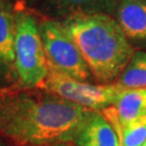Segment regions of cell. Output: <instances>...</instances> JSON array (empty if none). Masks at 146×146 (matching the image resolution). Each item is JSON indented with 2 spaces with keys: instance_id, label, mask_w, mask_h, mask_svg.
<instances>
[{
  "instance_id": "1",
  "label": "cell",
  "mask_w": 146,
  "mask_h": 146,
  "mask_svg": "<svg viewBox=\"0 0 146 146\" xmlns=\"http://www.w3.org/2000/svg\"><path fill=\"white\" fill-rule=\"evenodd\" d=\"M93 111L41 88L0 84V134L17 146L74 142Z\"/></svg>"
},
{
  "instance_id": "2",
  "label": "cell",
  "mask_w": 146,
  "mask_h": 146,
  "mask_svg": "<svg viewBox=\"0 0 146 146\" xmlns=\"http://www.w3.org/2000/svg\"><path fill=\"white\" fill-rule=\"evenodd\" d=\"M80 51L93 78L111 84L122 73L134 50L116 19L107 13L79 14L61 22Z\"/></svg>"
},
{
  "instance_id": "3",
  "label": "cell",
  "mask_w": 146,
  "mask_h": 146,
  "mask_svg": "<svg viewBox=\"0 0 146 146\" xmlns=\"http://www.w3.org/2000/svg\"><path fill=\"white\" fill-rule=\"evenodd\" d=\"M14 17L17 82L27 88H37L49 73L38 19L20 9L14 10Z\"/></svg>"
},
{
  "instance_id": "4",
  "label": "cell",
  "mask_w": 146,
  "mask_h": 146,
  "mask_svg": "<svg viewBox=\"0 0 146 146\" xmlns=\"http://www.w3.org/2000/svg\"><path fill=\"white\" fill-rule=\"evenodd\" d=\"M38 23L49 70L58 72L80 81H88L91 73L62 23L49 17L38 20Z\"/></svg>"
},
{
  "instance_id": "5",
  "label": "cell",
  "mask_w": 146,
  "mask_h": 146,
  "mask_svg": "<svg viewBox=\"0 0 146 146\" xmlns=\"http://www.w3.org/2000/svg\"><path fill=\"white\" fill-rule=\"evenodd\" d=\"M37 88L96 111L113 106L123 90L117 82L92 84L53 70H49L47 77Z\"/></svg>"
},
{
  "instance_id": "6",
  "label": "cell",
  "mask_w": 146,
  "mask_h": 146,
  "mask_svg": "<svg viewBox=\"0 0 146 146\" xmlns=\"http://www.w3.org/2000/svg\"><path fill=\"white\" fill-rule=\"evenodd\" d=\"M15 17L14 11L0 0V84L17 81L15 66Z\"/></svg>"
},
{
  "instance_id": "7",
  "label": "cell",
  "mask_w": 146,
  "mask_h": 146,
  "mask_svg": "<svg viewBox=\"0 0 146 146\" xmlns=\"http://www.w3.org/2000/svg\"><path fill=\"white\" fill-rule=\"evenodd\" d=\"M117 132L133 120L146 115V89H123L113 106L102 110Z\"/></svg>"
},
{
  "instance_id": "8",
  "label": "cell",
  "mask_w": 146,
  "mask_h": 146,
  "mask_svg": "<svg viewBox=\"0 0 146 146\" xmlns=\"http://www.w3.org/2000/svg\"><path fill=\"white\" fill-rule=\"evenodd\" d=\"M114 0H41L40 11L43 17L62 22L66 19L90 13H106Z\"/></svg>"
},
{
  "instance_id": "9",
  "label": "cell",
  "mask_w": 146,
  "mask_h": 146,
  "mask_svg": "<svg viewBox=\"0 0 146 146\" xmlns=\"http://www.w3.org/2000/svg\"><path fill=\"white\" fill-rule=\"evenodd\" d=\"M74 142L78 146H121L115 127L96 110L90 115Z\"/></svg>"
},
{
  "instance_id": "10",
  "label": "cell",
  "mask_w": 146,
  "mask_h": 146,
  "mask_svg": "<svg viewBox=\"0 0 146 146\" xmlns=\"http://www.w3.org/2000/svg\"><path fill=\"white\" fill-rule=\"evenodd\" d=\"M116 20L129 40H146V0H119Z\"/></svg>"
},
{
  "instance_id": "11",
  "label": "cell",
  "mask_w": 146,
  "mask_h": 146,
  "mask_svg": "<svg viewBox=\"0 0 146 146\" xmlns=\"http://www.w3.org/2000/svg\"><path fill=\"white\" fill-rule=\"evenodd\" d=\"M115 82L122 89H146V52L134 51Z\"/></svg>"
},
{
  "instance_id": "12",
  "label": "cell",
  "mask_w": 146,
  "mask_h": 146,
  "mask_svg": "<svg viewBox=\"0 0 146 146\" xmlns=\"http://www.w3.org/2000/svg\"><path fill=\"white\" fill-rule=\"evenodd\" d=\"M121 146H143L146 141V115L121 129Z\"/></svg>"
},
{
  "instance_id": "13",
  "label": "cell",
  "mask_w": 146,
  "mask_h": 146,
  "mask_svg": "<svg viewBox=\"0 0 146 146\" xmlns=\"http://www.w3.org/2000/svg\"><path fill=\"white\" fill-rule=\"evenodd\" d=\"M22 1H24L25 3H36V2H40L41 0H22Z\"/></svg>"
},
{
  "instance_id": "14",
  "label": "cell",
  "mask_w": 146,
  "mask_h": 146,
  "mask_svg": "<svg viewBox=\"0 0 146 146\" xmlns=\"http://www.w3.org/2000/svg\"><path fill=\"white\" fill-rule=\"evenodd\" d=\"M51 146H66V145H63V144H56V145H51Z\"/></svg>"
},
{
  "instance_id": "15",
  "label": "cell",
  "mask_w": 146,
  "mask_h": 146,
  "mask_svg": "<svg viewBox=\"0 0 146 146\" xmlns=\"http://www.w3.org/2000/svg\"><path fill=\"white\" fill-rule=\"evenodd\" d=\"M143 146H146V141H145V143H144V144H143Z\"/></svg>"
}]
</instances>
